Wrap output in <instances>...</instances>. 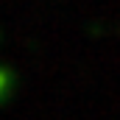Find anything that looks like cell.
<instances>
[{
    "mask_svg": "<svg viewBox=\"0 0 120 120\" xmlns=\"http://www.w3.org/2000/svg\"><path fill=\"white\" fill-rule=\"evenodd\" d=\"M14 90H17V73L8 64H0V106H6L11 101Z\"/></svg>",
    "mask_w": 120,
    "mask_h": 120,
    "instance_id": "cell-1",
    "label": "cell"
}]
</instances>
